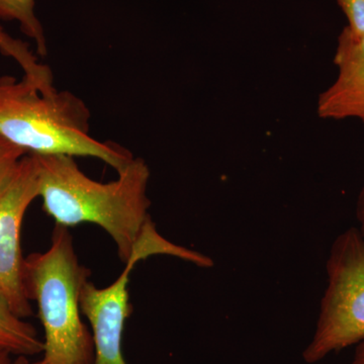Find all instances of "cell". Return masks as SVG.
<instances>
[{"instance_id":"8992f818","label":"cell","mask_w":364,"mask_h":364,"mask_svg":"<svg viewBox=\"0 0 364 364\" xmlns=\"http://www.w3.org/2000/svg\"><path fill=\"white\" fill-rule=\"evenodd\" d=\"M146 258L147 254L136 253L109 287L100 289L88 279L81 287L79 304L81 313L90 324L95 364H128L124 358L123 334L132 312L129 282L136 263Z\"/></svg>"},{"instance_id":"277c9868","label":"cell","mask_w":364,"mask_h":364,"mask_svg":"<svg viewBox=\"0 0 364 364\" xmlns=\"http://www.w3.org/2000/svg\"><path fill=\"white\" fill-rule=\"evenodd\" d=\"M326 269L327 289L315 332L303 352L308 364L364 341V238L358 228L335 239Z\"/></svg>"},{"instance_id":"6da1fadb","label":"cell","mask_w":364,"mask_h":364,"mask_svg":"<svg viewBox=\"0 0 364 364\" xmlns=\"http://www.w3.org/2000/svg\"><path fill=\"white\" fill-rule=\"evenodd\" d=\"M39 176L43 210L56 225L75 227L91 223L114 240L122 262L138 252L164 254L188 261L193 252L158 233L151 219L148 196L150 168L142 158H133L117 172L116 181L98 182L79 168L68 155H33Z\"/></svg>"},{"instance_id":"4fadbf2b","label":"cell","mask_w":364,"mask_h":364,"mask_svg":"<svg viewBox=\"0 0 364 364\" xmlns=\"http://www.w3.org/2000/svg\"><path fill=\"white\" fill-rule=\"evenodd\" d=\"M356 215L359 223V232L364 238V188L358 196V205H356Z\"/></svg>"},{"instance_id":"3957f363","label":"cell","mask_w":364,"mask_h":364,"mask_svg":"<svg viewBox=\"0 0 364 364\" xmlns=\"http://www.w3.org/2000/svg\"><path fill=\"white\" fill-rule=\"evenodd\" d=\"M90 272L79 262L68 228L56 225L51 246L25 258L23 280L44 328L42 358L30 364H95L92 334L81 320V287Z\"/></svg>"},{"instance_id":"52a82bcc","label":"cell","mask_w":364,"mask_h":364,"mask_svg":"<svg viewBox=\"0 0 364 364\" xmlns=\"http://www.w3.org/2000/svg\"><path fill=\"white\" fill-rule=\"evenodd\" d=\"M336 80L318 95L317 114L324 119H358L364 124V33L354 36L345 26L335 51Z\"/></svg>"},{"instance_id":"8fae6325","label":"cell","mask_w":364,"mask_h":364,"mask_svg":"<svg viewBox=\"0 0 364 364\" xmlns=\"http://www.w3.org/2000/svg\"><path fill=\"white\" fill-rule=\"evenodd\" d=\"M28 153L0 136V191L9 181L18 163Z\"/></svg>"},{"instance_id":"9a60e30c","label":"cell","mask_w":364,"mask_h":364,"mask_svg":"<svg viewBox=\"0 0 364 364\" xmlns=\"http://www.w3.org/2000/svg\"><path fill=\"white\" fill-rule=\"evenodd\" d=\"M11 356L9 352L0 350V364H14V360Z\"/></svg>"},{"instance_id":"7c38bea8","label":"cell","mask_w":364,"mask_h":364,"mask_svg":"<svg viewBox=\"0 0 364 364\" xmlns=\"http://www.w3.org/2000/svg\"><path fill=\"white\" fill-rule=\"evenodd\" d=\"M343 11L348 25L346 28L354 36L364 33V0H336Z\"/></svg>"},{"instance_id":"ba28073f","label":"cell","mask_w":364,"mask_h":364,"mask_svg":"<svg viewBox=\"0 0 364 364\" xmlns=\"http://www.w3.org/2000/svg\"><path fill=\"white\" fill-rule=\"evenodd\" d=\"M0 350L16 356H35L44 351V342L37 330L18 317L0 298Z\"/></svg>"},{"instance_id":"2e32d148","label":"cell","mask_w":364,"mask_h":364,"mask_svg":"<svg viewBox=\"0 0 364 364\" xmlns=\"http://www.w3.org/2000/svg\"><path fill=\"white\" fill-rule=\"evenodd\" d=\"M14 364H30V361H28V358H26V356H18V358L14 359Z\"/></svg>"},{"instance_id":"30bf717a","label":"cell","mask_w":364,"mask_h":364,"mask_svg":"<svg viewBox=\"0 0 364 364\" xmlns=\"http://www.w3.org/2000/svg\"><path fill=\"white\" fill-rule=\"evenodd\" d=\"M35 7L36 0H0V20L16 21L21 33L35 43L38 55L44 58L48 55L47 39Z\"/></svg>"},{"instance_id":"5b68a950","label":"cell","mask_w":364,"mask_h":364,"mask_svg":"<svg viewBox=\"0 0 364 364\" xmlns=\"http://www.w3.org/2000/svg\"><path fill=\"white\" fill-rule=\"evenodd\" d=\"M39 198L36 158L26 154L0 191V298L18 317L33 314L23 280L21 230L31 203Z\"/></svg>"},{"instance_id":"7a4b0ae2","label":"cell","mask_w":364,"mask_h":364,"mask_svg":"<svg viewBox=\"0 0 364 364\" xmlns=\"http://www.w3.org/2000/svg\"><path fill=\"white\" fill-rule=\"evenodd\" d=\"M90 119L87 105L71 91L45 95L25 76L0 77V136L28 154L97 158L119 172L133 155L93 138Z\"/></svg>"},{"instance_id":"5bb4252c","label":"cell","mask_w":364,"mask_h":364,"mask_svg":"<svg viewBox=\"0 0 364 364\" xmlns=\"http://www.w3.org/2000/svg\"><path fill=\"white\" fill-rule=\"evenodd\" d=\"M350 364H364V341L356 345L355 352Z\"/></svg>"},{"instance_id":"9c48e42d","label":"cell","mask_w":364,"mask_h":364,"mask_svg":"<svg viewBox=\"0 0 364 364\" xmlns=\"http://www.w3.org/2000/svg\"><path fill=\"white\" fill-rule=\"evenodd\" d=\"M0 53L14 59L25 73V77L40 90L48 92L54 88L53 73L49 66L41 64L30 47L23 41L14 39L0 26Z\"/></svg>"}]
</instances>
